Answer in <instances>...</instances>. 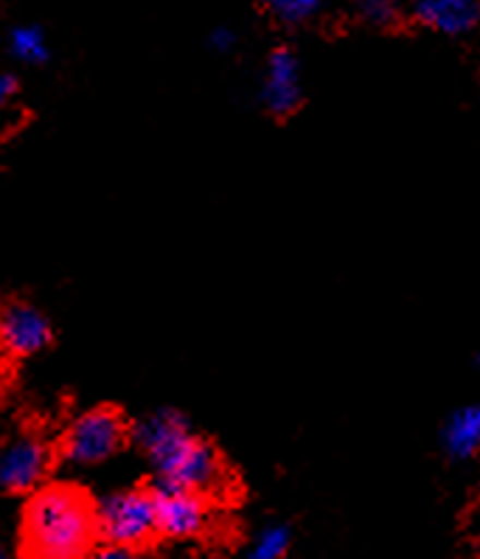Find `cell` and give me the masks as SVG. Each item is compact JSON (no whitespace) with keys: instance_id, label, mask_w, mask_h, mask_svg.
Listing matches in <instances>:
<instances>
[{"instance_id":"obj_11","label":"cell","mask_w":480,"mask_h":559,"mask_svg":"<svg viewBox=\"0 0 480 559\" xmlns=\"http://www.w3.org/2000/svg\"><path fill=\"white\" fill-rule=\"evenodd\" d=\"M9 48H12L14 60L28 62V66H40L48 60V43L46 34L37 26H17L9 34Z\"/></svg>"},{"instance_id":"obj_17","label":"cell","mask_w":480,"mask_h":559,"mask_svg":"<svg viewBox=\"0 0 480 559\" xmlns=\"http://www.w3.org/2000/svg\"><path fill=\"white\" fill-rule=\"evenodd\" d=\"M478 369H480V355H478Z\"/></svg>"},{"instance_id":"obj_10","label":"cell","mask_w":480,"mask_h":559,"mask_svg":"<svg viewBox=\"0 0 480 559\" xmlns=\"http://www.w3.org/2000/svg\"><path fill=\"white\" fill-rule=\"evenodd\" d=\"M444 448L453 459H469L480 450V400L455 411L444 425Z\"/></svg>"},{"instance_id":"obj_4","label":"cell","mask_w":480,"mask_h":559,"mask_svg":"<svg viewBox=\"0 0 480 559\" xmlns=\"http://www.w3.org/2000/svg\"><path fill=\"white\" fill-rule=\"evenodd\" d=\"M99 537L116 546L139 548L152 534H158L155 518V495L146 489H121L112 492L96 507Z\"/></svg>"},{"instance_id":"obj_14","label":"cell","mask_w":480,"mask_h":559,"mask_svg":"<svg viewBox=\"0 0 480 559\" xmlns=\"http://www.w3.org/2000/svg\"><path fill=\"white\" fill-rule=\"evenodd\" d=\"M360 14L371 26L385 28L399 21V3L396 0H360Z\"/></svg>"},{"instance_id":"obj_7","label":"cell","mask_w":480,"mask_h":559,"mask_svg":"<svg viewBox=\"0 0 480 559\" xmlns=\"http://www.w3.org/2000/svg\"><path fill=\"white\" fill-rule=\"evenodd\" d=\"M53 341L51 321L37 307L23 301L7 304L0 316V343L14 357H32Z\"/></svg>"},{"instance_id":"obj_16","label":"cell","mask_w":480,"mask_h":559,"mask_svg":"<svg viewBox=\"0 0 480 559\" xmlns=\"http://www.w3.org/2000/svg\"><path fill=\"white\" fill-rule=\"evenodd\" d=\"M14 91H17V82H14V76L3 73V76H0V96H3V99H9Z\"/></svg>"},{"instance_id":"obj_9","label":"cell","mask_w":480,"mask_h":559,"mask_svg":"<svg viewBox=\"0 0 480 559\" xmlns=\"http://www.w3.org/2000/svg\"><path fill=\"white\" fill-rule=\"evenodd\" d=\"M413 17L433 32L458 37L478 26L480 3L478 0H413Z\"/></svg>"},{"instance_id":"obj_5","label":"cell","mask_w":480,"mask_h":559,"mask_svg":"<svg viewBox=\"0 0 480 559\" xmlns=\"http://www.w3.org/2000/svg\"><path fill=\"white\" fill-rule=\"evenodd\" d=\"M51 473V450L37 436H17L0 453V487L9 495H34Z\"/></svg>"},{"instance_id":"obj_15","label":"cell","mask_w":480,"mask_h":559,"mask_svg":"<svg viewBox=\"0 0 480 559\" xmlns=\"http://www.w3.org/2000/svg\"><path fill=\"white\" fill-rule=\"evenodd\" d=\"M233 43H237V37H233V32H228V28H217V32L211 34V46L217 48V51H230Z\"/></svg>"},{"instance_id":"obj_2","label":"cell","mask_w":480,"mask_h":559,"mask_svg":"<svg viewBox=\"0 0 480 559\" xmlns=\"http://www.w3.org/2000/svg\"><path fill=\"white\" fill-rule=\"evenodd\" d=\"M132 439L164 484H178L197 492L219 487L223 467L217 453L200 436L191 433L189 421L178 411H158L146 416Z\"/></svg>"},{"instance_id":"obj_1","label":"cell","mask_w":480,"mask_h":559,"mask_svg":"<svg viewBox=\"0 0 480 559\" xmlns=\"http://www.w3.org/2000/svg\"><path fill=\"white\" fill-rule=\"evenodd\" d=\"M96 537V507L82 489L68 484L40 487L23 512V546L34 557H82Z\"/></svg>"},{"instance_id":"obj_6","label":"cell","mask_w":480,"mask_h":559,"mask_svg":"<svg viewBox=\"0 0 480 559\" xmlns=\"http://www.w3.org/2000/svg\"><path fill=\"white\" fill-rule=\"evenodd\" d=\"M155 495V518H158V534L166 539L197 537L208 523V507L203 492L178 484H164L152 489Z\"/></svg>"},{"instance_id":"obj_13","label":"cell","mask_w":480,"mask_h":559,"mask_svg":"<svg viewBox=\"0 0 480 559\" xmlns=\"http://www.w3.org/2000/svg\"><path fill=\"white\" fill-rule=\"evenodd\" d=\"M290 551V528L267 526L253 543V559H281Z\"/></svg>"},{"instance_id":"obj_8","label":"cell","mask_w":480,"mask_h":559,"mask_svg":"<svg viewBox=\"0 0 480 559\" xmlns=\"http://www.w3.org/2000/svg\"><path fill=\"white\" fill-rule=\"evenodd\" d=\"M301 66L290 48H276L264 68L262 102L273 116H290L301 105Z\"/></svg>"},{"instance_id":"obj_12","label":"cell","mask_w":480,"mask_h":559,"mask_svg":"<svg viewBox=\"0 0 480 559\" xmlns=\"http://www.w3.org/2000/svg\"><path fill=\"white\" fill-rule=\"evenodd\" d=\"M264 7L284 26H301L315 17L323 0H264Z\"/></svg>"},{"instance_id":"obj_3","label":"cell","mask_w":480,"mask_h":559,"mask_svg":"<svg viewBox=\"0 0 480 559\" xmlns=\"http://www.w3.org/2000/svg\"><path fill=\"white\" fill-rule=\"evenodd\" d=\"M130 439L127 421L119 411L91 408L71 421L62 436V455L76 467H99L119 455Z\"/></svg>"}]
</instances>
